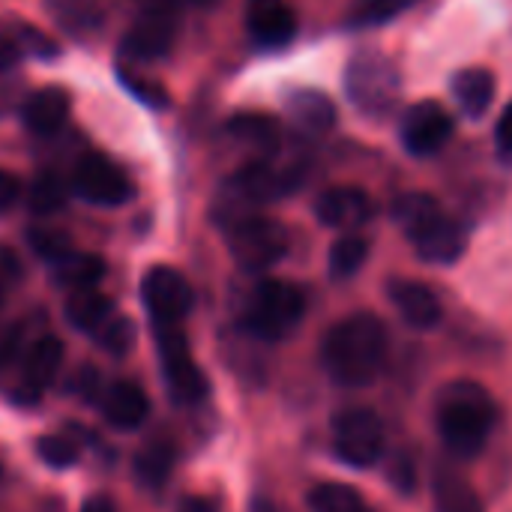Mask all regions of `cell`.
<instances>
[{"label":"cell","mask_w":512,"mask_h":512,"mask_svg":"<svg viewBox=\"0 0 512 512\" xmlns=\"http://www.w3.org/2000/svg\"><path fill=\"white\" fill-rule=\"evenodd\" d=\"M96 336H99V342H102V348H105L108 354L123 357V354H129L132 345H135V324H132L129 318H111Z\"/></svg>","instance_id":"33"},{"label":"cell","mask_w":512,"mask_h":512,"mask_svg":"<svg viewBox=\"0 0 512 512\" xmlns=\"http://www.w3.org/2000/svg\"><path fill=\"white\" fill-rule=\"evenodd\" d=\"M387 294H390V303L399 309V315L417 327V330H432L441 324V300L435 297V291L423 282H414V279H393L387 285Z\"/></svg>","instance_id":"16"},{"label":"cell","mask_w":512,"mask_h":512,"mask_svg":"<svg viewBox=\"0 0 512 512\" xmlns=\"http://www.w3.org/2000/svg\"><path fill=\"white\" fill-rule=\"evenodd\" d=\"M435 510L438 512H483L477 492L456 474L435 477Z\"/></svg>","instance_id":"26"},{"label":"cell","mask_w":512,"mask_h":512,"mask_svg":"<svg viewBox=\"0 0 512 512\" xmlns=\"http://www.w3.org/2000/svg\"><path fill=\"white\" fill-rule=\"evenodd\" d=\"M27 201H30V210L39 213V216H48V213H57L66 201V186L57 174L45 171L33 180L30 192H27Z\"/></svg>","instance_id":"29"},{"label":"cell","mask_w":512,"mask_h":512,"mask_svg":"<svg viewBox=\"0 0 512 512\" xmlns=\"http://www.w3.org/2000/svg\"><path fill=\"white\" fill-rule=\"evenodd\" d=\"M174 447L168 441H150L147 447L138 450L135 456V477L144 489L156 492L168 483L171 471H174Z\"/></svg>","instance_id":"22"},{"label":"cell","mask_w":512,"mask_h":512,"mask_svg":"<svg viewBox=\"0 0 512 512\" xmlns=\"http://www.w3.org/2000/svg\"><path fill=\"white\" fill-rule=\"evenodd\" d=\"M18 195H21V183H18V177L0 168V210H9V207L18 201Z\"/></svg>","instance_id":"38"},{"label":"cell","mask_w":512,"mask_h":512,"mask_svg":"<svg viewBox=\"0 0 512 512\" xmlns=\"http://www.w3.org/2000/svg\"><path fill=\"white\" fill-rule=\"evenodd\" d=\"M153 330H156V351H159L162 375H165L171 396L180 405L204 402L210 384H207V375L192 360L189 342H186V333L180 330V324H153Z\"/></svg>","instance_id":"7"},{"label":"cell","mask_w":512,"mask_h":512,"mask_svg":"<svg viewBox=\"0 0 512 512\" xmlns=\"http://www.w3.org/2000/svg\"><path fill=\"white\" fill-rule=\"evenodd\" d=\"M417 0H351L345 21L348 27H378L402 15Z\"/></svg>","instance_id":"27"},{"label":"cell","mask_w":512,"mask_h":512,"mask_svg":"<svg viewBox=\"0 0 512 512\" xmlns=\"http://www.w3.org/2000/svg\"><path fill=\"white\" fill-rule=\"evenodd\" d=\"M231 258L246 273H261L279 264L288 252V231L267 216H246L228 225Z\"/></svg>","instance_id":"8"},{"label":"cell","mask_w":512,"mask_h":512,"mask_svg":"<svg viewBox=\"0 0 512 512\" xmlns=\"http://www.w3.org/2000/svg\"><path fill=\"white\" fill-rule=\"evenodd\" d=\"M111 300L93 288L87 291H75L69 300H66V318L75 330L81 333H99L108 321H111Z\"/></svg>","instance_id":"21"},{"label":"cell","mask_w":512,"mask_h":512,"mask_svg":"<svg viewBox=\"0 0 512 512\" xmlns=\"http://www.w3.org/2000/svg\"><path fill=\"white\" fill-rule=\"evenodd\" d=\"M12 33L21 45V54L27 57H57V45L42 33L36 30L33 24H12Z\"/></svg>","instance_id":"34"},{"label":"cell","mask_w":512,"mask_h":512,"mask_svg":"<svg viewBox=\"0 0 512 512\" xmlns=\"http://www.w3.org/2000/svg\"><path fill=\"white\" fill-rule=\"evenodd\" d=\"M69 117V96L60 87H42L27 96L21 120L33 135H54Z\"/></svg>","instance_id":"19"},{"label":"cell","mask_w":512,"mask_h":512,"mask_svg":"<svg viewBox=\"0 0 512 512\" xmlns=\"http://www.w3.org/2000/svg\"><path fill=\"white\" fill-rule=\"evenodd\" d=\"M393 219L429 264H453L462 258L468 237L465 228L450 219L441 204L426 192H408L393 201Z\"/></svg>","instance_id":"3"},{"label":"cell","mask_w":512,"mask_h":512,"mask_svg":"<svg viewBox=\"0 0 512 512\" xmlns=\"http://www.w3.org/2000/svg\"><path fill=\"white\" fill-rule=\"evenodd\" d=\"M315 216L330 228L351 231V228L366 225L375 216V204L357 186H333L315 201Z\"/></svg>","instance_id":"14"},{"label":"cell","mask_w":512,"mask_h":512,"mask_svg":"<svg viewBox=\"0 0 512 512\" xmlns=\"http://www.w3.org/2000/svg\"><path fill=\"white\" fill-rule=\"evenodd\" d=\"M120 78H123V84H126L138 99H144L147 105H165V102H168V96H165V90H162L159 84H150V81H144V78H135L129 69H123Z\"/></svg>","instance_id":"35"},{"label":"cell","mask_w":512,"mask_h":512,"mask_svg":"<svg viewBox=\"0 0 512 512\" xmlns=\"http://www.w3.org/2000/svg\"><path fill=\"white\" fill-rule=\"evenodd\" d=\"M102 414H105L108 426H114L120 432H132L147 420L150 399L135 381H117L108 387V393L102 399Z\"/></svg>","instance_id":"17"},{"label":"cell","mask_w":512,"mask_h":512,"mask_svg":"<svg viewBox=\"0 0 512 512\" xmlns=\"http://www.w3.org/2000/svg\"><path fill=\"white\" fill-rule=\"evenodd\" d=\"M81 512H117V507H114V501L108 495H93V498L84 501Z\"/></svg>","instance_id":"40"},{"label":"cell","mask_w":512,"mask_h":512,"mask_svg":"<svg viewBox=\"0 0 512 512\" xmlns=\"http://www.w3.org/2000/svg\"><path fill=\"white\" fill-rule=\"evenodd\" d=\"M366 255H369L366 240H360V237H342V240H336L333 249H330V273H333V279L354 276L363 267Z\"/></svg>","instance_id":"30"},{"label":"cell","mask_w":512,"mask_h":512,"mask_svg":"<svg viewBox=\"0 0 512 512\" xmlns=\"http://www.w3.org/2000/svg\"><path fill=\"white\" fill-rule=\"evenodd\" d=\"M345 93L357 111L369 117H384L396 108L402 96V75L387 54L363 48L345 66Z\"/></svg>","instance_id":"4"},{"label":"cell","mask_w":512,"mask_h":512,"mask_svg":"<svg viewBox=\"0 0 512 512\" xmlns=\"http://www.w3.org/2000/svg\"><path fill=\"white\" fill-rule=\"evenodd\" d=\"M21 57L24 54H21V45H18L12 27L9 30H0V72H9Z\"/></svg>","instance_id":"36"},{"label":"cell","mask_w":512,"mask_h":512,"mask_svg":"<svg viewBox=\"0 0 512 512\" xmlns=\"http://www.w3.org/2000/svg\"><path fill=\"white\" fill-rule=\"evenodd\" d=\"M36 453H39V459H42L45 465H51V468H57V471L72 468V465L78 462V456H81L78 444H75L72 438H66V435H42V438L36 441Z\"/></svg>","instance_id":"31"},{"label":"cell","mask_w":512,"mask_h":512,"mask_svg":"<svg viewBox=\"0 0 512 512\" xmlns=\"http://www.w3.org/2000/svg\"><path fill=\"white\" fill-rule=\"evenodd\" d=\"M333 450L348 468H372L384 453V426L366 408H348L333 417Z\"/></svg>","instance_id":"9"},{"label":"cell","mask_w":512,"mask_h":512,"mask_svg":"<svg viewBox=\"0 0 512 512\" xmlns=\"http://www.w3.org/2000/svg\"><path fill=\"white\" fill-rule=\"evenodd\" d=\"M399 138L411 156H432L453 138V117L441 102L423 99L402 114Z\"/></svg>","instance_id":"11"},{"label":"cell","mask_w":512,"mask_h":512,"mask_svg":"<svg viewBox=\"0 0 512 512\" xmlns=\"http://www.w3.org/2000/svg\"><path fill=\"white\" fill-rule=\"evenodd\" d=\"M453 99L465 117L480 120L495 102V75L483 66H468L453 78Z\"/></svg>","instance_id":"20"},{"label":"cell","mask_w":512,"mask_h":512,"mask_svg":"<svg viewBox=\"0 0 512 512\" xmlns=\"http://www.w3.org/2000/svg\"><path fill=\"white\" fill-rule=\"evenodd\" d=\"M141 297L153 324H180L192 309V285L174 267H150L141 282Z\"/></svg>","instance_id":"12"},{"label":"cell","mask_w":512,"mask_h":512,"mask_svg":"<svg viewBox=\"0 0 512 512\" xmlns=\"http://www.w3.org/2000/svg\"><path fill=\"white\" fill-rule=\"evenodd\" d=\"M303 309H306V300L297 285L282 282V279H264L249 297L243 324L252 336L264 342H279L297 330Z\"/></svg>","instance_id":"5"},{"label":"cell","mask_w":512,"mask_h":512,"mask_svg":"<svg viewBox=\"0 0 512 512\" xmlns=\"http://www.w3.org/2000/svg\"><path fill=\"white\" fill-rule=\"evenodd\" d=\"M309 510L312 512H366V504L357 489L345 483H324L309 492Z\"/></svg>","instance_id":"28"},{"label":"cell","mask_w":512,"mask_h":512,"mask_svg":"<svg viewBox=\"0 0 512 512\" xmlns=\"http://www.w3.org/2000/svg\"><path fill=\"white\" fill-rule=\"evenodd\" d=\"M72 189L78 198L99 207H120L135 195L129 174L105 153H84L72 168Z\"/></svg>","instance_id":"10"},{"label":"cell","mask_w":512,"mask_h":512,"mask_svg":"<svg viewBox=\"0 0 512 512\" xmlns=\"http://www.w3.org/2000/svg\"><path fill=\"white\" fill-rule=\"evenodd\" d=\"M246 30L261 48H285L297 33V15L288 0H249Z\"/></svg>","instance_id":"13"},{"label":"cell","mask_w":512,"mask_h":512,"mask_svg":"<svg viewBox=\"0 0 512 512\" xmlns=\"http://www.w3.org/2000/svg\"><path fill=\"white\" fill-rule=\"evenodd\" d=\"M51 15L72 33H93L102 24L99 0H45Z\"/></svg>","instance_id":"25"},{"label":"cell","mask_w":512,"mask_h":512,"mask_svg":"<svg viewBox=\"0 0 512 512\" xmlns=\"http://www.w3.org/2000/svg\"><path fill=\"white\" fill-rule=\"evenodd\" d=\"M435 420H438V432L444 438V444L468 459L477 456L498 420V408L492 393L477 384V381H450L447 387H441L438 393V408H435Z\"/></svg>","instance_id":"2"},{"label":"cell","mask_w":512,"mask_h":512,"mask_svg":"<svg viewBox=\"0 0 512 512\" xmlns=\"http://www.w3.org/2000/svg\"><path fill=\"white\" fill-rule=\"evenodd\" d=\"M105 276V261L99 255L87 252H72L66 261L57 264V282L72 291H87Z\"/></svg>","instance_id":"24"},{"label":"cell","mask_w":512,"mask_h":512,"mask_svg":"<svg viewBox=\"0 0 512 512\" xmlns=\"http://www.w3.org/2000/svg\"><path fill=\"white\" fill-rule=\"evenodd\" d=\"M228 132L243 144L258 147L264 156H273L279 150V123L267 114H237L228 123Z\"/></svg>","instance_id":"23"},{"label":"cell","mask_w":512,"mask_h":512,"mask_svg":"<svg viewBox=\"0 0 512 512\" xmlns=\"http://www.w3.org/2000/svg\"><path fill=\"white\" fill-rule=\"evenodd\" d=\"M30 246H33V252L42 261H51V264H60V261H66L75 252L69 234L54 231V228H33L30 231Z\"/></svg>","instance_id":"32"},{"label":"cell","mask_w":512,"mask_h":512,"mask_svg":"<svg viewBox=\"0 0 512 512\" xmlns=\"http://www.w3.org/2000/svg\"><path fill=\"white\" fill-rule=\"evenodd\" d=\"M495 141H498V153L504 162H512V102L504 108L498 129H495Z\"/></svg>","instance_id":"37"},{"label":"cell","mask_w":512,"mask_h":512,"mask_svg":"<svg viewBox=\"0 0 512 512\" xmlns=\"http://www.w3.org/2000/svg\"><path fill=\"white\" fill-rule=\"evenodd\" d=\"M285 111L294 129L306 135H324L336 126V105L321 90H294L285 99Z\"/></svg>","instance_id":"18"},{"label":"cell","mask_w":512,"mask_h":512,"mask_svg":"<svg viewBox=\"0 0 512 512\" xmlns=\"http://www.w3.org/2000/svg\"><path fill=\"white\" fill-rule=\"evenodd\" d=\"M180 6L183 0H135V15L123 36V51L135 60L165 57L180 30Z\"/></svg>","instance_id":"6"},{"label":"cell","mask_w":512,"mask_h":512,"mask_svg":"<svg viewBox=\"0 0 512 512\" xmlns=\"http://www.w3.org/2000/svg\"><path fill=\"white\" fill-rule=\"evenodd\" d=\"M60 366H63V342L60 339L45 336V339L33 342L24 357V378L15 390V399L24 405H33L39 399V393L57 378Z\"/></svg>","instance_id":"15"},{"label":"cell","mask_w":512,"mask_h":512,"mask_svg":"<svg viewBox=\"0 0 512 512\" xmlns=\"http://www.w3.org/2000/svg\"><path fill=\"white\" fill-rule=\"evenodd\" d=\"M177 512H219V504L210 501V498H201V495H192V498H183Z\"/></svg>","instance_id":"39"},{"label":"cell","mask_w":512,"mask_h":512,"mask_svg":"<svg viewBox=\"0 0 512 512\" xmlns=\"http://www.w3.org/2000/svg\"><path fill=\"white\" fill-rule=\"evenodd\" d=\"M387 360V330L375 315H351L333 324L321 342V363L342 387L372 384Z\"/></svg>","instance_id":"1"},{"label":"cell","mask_w":512,"mask_h":512,"mask_svg":"<svg viewBox=\"0 0 512 512\" xmlns=\"http://www.w3.org/2000/svg\"><path fill=\"white\" fill-rule=\"evenodd\" d=\"M189 3H195V6H210V3H216V0H189Z\"/></svg>","instance_id":"41"}]
</instances>
